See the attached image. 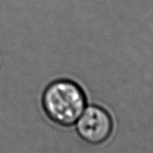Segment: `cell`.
<instances>
[{
    "mask_svg": "<svg viewBox=\"0 0 153 153\" xmlns=\"http://www.w3.org/2000/svg\"><path fill=\"white\" fill-rule=\"evenodd\" d=\"M78 136L91 145L106 142L114 130V121L109 111L97 105H90L75 123Z\"/></svg>",
    "mask_w": 153,
    "mask_h": 153,
    "instance_id": "7a4b0ae2",
    "label": "cell"
},
{
    "mask_svg": "<svg viewBox=\"0 0 153 153\" xmlns=\"http://www.w3.org/2000/svg\"><path fill=\"white\" fill-rule=\"evenodd\" d=\"M41 105L45 114L57 125L71 127L87 106V97L79 84L69 79H59L44 90Z\"/></svg>",
    "mask_w": 153,
    "mask_h": 153,
    "instance_id": "6da1fadb",
    "label": "cell"
}]
</instances>
